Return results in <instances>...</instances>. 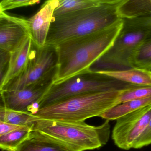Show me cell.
I'll use <instances>...</instances> for the list:
<instances>
[{"label":"cell","instance_id":"1","mask_svg":"<svg viewBox=\"0 0 151 151\" xmlns=\"http://www.w3.org/2000/svg\"><path fill=\"white\" fill-rule=\"evenodd\" d=\"M122 27V19L110 27L55 46L57 62L52 83L58 84L90 72L91 66L112 46Z\"/></svg>","mask_w":151,"mask_h":151},{"label":"cell","instance_id":"2","mask_svg":"<svg viewBox=\"0 0 151 151\" xmlns=\"http://www.w3.org/2000/svg\"><path fill=\"white\" fill-rule=\"evenodd\" d=\"M123 0H107L101 5L53 17L46 45L55 46L76 37L111 26L122 19L118 9Z\"/></svg>","mask_w":151,"mask_h":151},{"label":"cell","instance_id":"3","mask_svg":"<svg viewBox=\"0 0 151 151\" xmlns=\"http://www.w3.org/2000/svg\"><path fill=\"white\" fill-rule=\"evenodd\" d=\"M122 91L111 90L70 97L39 109L33 115L43 119L82 122L99 117L117 105L118 98Z\"/></svg>","mask_w":151,"mask_h":151},{"label":"cell","instance_id":"4","mask_svg":"<svg viewBox=\"0 0 151 151\" xmlns=\"http://www.w3.org/2000/svg\"><path fill=\"white\" fill-rule=\"evenodd\" d=\"M109 121L99 126L82 122H67L37 118L32 129L73 147L78 151L99 149L106 144L111 133Z\"/></svg>","mask_w":151,"mask_h":151},{"label":"cell","instance_id":"5","mask_svg":"<svg viewBox=\"0 0 151 151\" xmlns=\"http://www.w3.org/2000/svg\"><path fill=\"white\" fill-rule=\"evenodd\" d=\"M135 86L91 71L76 75L58 84L52 83L38 103V110L76 95L123 90Z\"/></svg>","mask_w":151,"mask_h":151},{"label":"cell","instance_id":"6","mask_svg":"<svg viewBox=\"0 0 151 151\" xmlns=\"http://www.w3.org/2000/svg\"><path fill=\"white\" fill-rule=\"evenodd\" d=\"M148 37L144 31L122 27L112 46L91 67L92 72L119 71L132 68L134 52Z\"/></svg>","mask_w":151,"mask_h":151},{"label":"cell","instance_id":"7","mask_svg":"<svg viewBox=\"0 0 151 151\" xmlns=\"http://www.w3.org/2000/svg\"><path fill=\"white\" fill-rule=\"evenodd\" d=\"M57 62L55 47L46 44L42 48H38L32 43L24 69L7 83L2 90H19L36 82L53 78Z\"/></svg>","mask_w":151,"mask_h":151},{"label":"cell","instance_id":"8","mask_svg":"<svg viewBox=\"0 0 151 151\" xmlns=\"http://www.w3.org/2000/svg\"><path fill=\"white\" fill-rule=\"evenodd\" d=\"M151 118V105L128 113L116 120L112 139L122 150L133 149L137 138L142 134Z\"/></svg>","mask_w":151,"mask_h":151},{"label":"cell","instance_id":"9","mask_svg":"<svg viewBox=\"0 0 151 151\" xmlns=\"http://www.w3.org/2000/svg\"><path fill=\"white\" fill-rule=\"evenodd\" d=\"M53 78L29 85L22 89L0 91L5 107L15 111L33 114L35 109L52 83Z\"/></svg>","mask_w":151,"mask_h":151},{"label":"cell","instance_id":"10","mask_svg":"<svg viewBox=\"0 0 151 151\" xmlns=\"http://www.w3.org/2000/svg\"><path fill=\"white\" fill-rule=\"evenodd\" d=\"M58 4L59 0L46 1L35 14L26 19L29 37L38 48L46 45L54 12Z\"/></svg>","mask_w":151,"mask_h":151},{"label":"cell","instance_id":"11","mask_svg":"<svg viewBox=\"0 0 151 151\" xmlns=\"http://www.w3.org/2000/svg\"><path fill=\"white\" fill-rule=\"evenodd\" d=\"M29 37L26 19L4 12L0 17V49L11 53Z\"/></svg>","mask_w":151,"mask_h":151},{"label":"cell","instance_id":"12","mask_svg":"<svg viewBox=\"0 0 151 151\" xmlns=\"http://www.w3.org/2000/svg\"><path fill=\"white\" fill-rule=\"evenodd\" d=\"M16 151H78L72 146L40 131L32 129Z\"/></svg>","mask_w":151,"mask_h":151},{"label":"cell","instance_id":"13","mask_svg":"<svg viewBox=\"0 0 151 151\" xmlns=\"http://www.w3.org/2000/svg\"><path fill=\"white\" fill-rule=\"evenodd\" d=\"M32 46V42L30 37H28L18 48L10 53L9 66L4 87L10 81L18 76L24 69Z\"/></svg>","mask_w":151,"mask_h":151},{"label":"cell","instance_id":"14","mask_svg":"<svg viewBox=\"0 0 151 151\" xmlns=\"http://www.w3.org/2000/svg\"><path fill=\"white\" fill-rule=\"evenodd\" d=\"M95 72L135 86H151V71L145 69L131 68L123 71Z\"/></svg>","mask_w":151,"mask_h":151},{"label":"cell","instance_id":"15","mask_svg":"<svg viewBox=\"0 0 151 151\" xmlns=\"http://www.w3.org/2000/svg\"><path fill=\"white\" fill-rule=\"evenodd\" d=\"M151 13V0H123L118 7L122 19H132Z\"/></svg>","mask_w":151,"mask_h":151},{"label":"cell","instance_id":"16","mask_svg":"<svg viewBox=\"0 0 151 151\" xmlns=\"http://www.w3.org/2000/svg\"><path fill=\"white\" fill-rule=\"evenodd\" d=\"M151 105V97L143 99L131 100L115 105L99 115L106 120H116L119 118Z\"/></svg>","mask_w":151,"mask_h":151},{"label":"cell","instance_id":"17","mask_svg":"<svg viewBox=\"0 0 151 151\" xmlns=\"http://www.w3.org/2000/svg\"><path fill=\"white\" fill-rule=\"evenodd\" d=\"M0 119L8 124L32 129L37 118L30 113L15 111L6 108L0 95Z\"/></svg>","mask_w":151,"mask_h":151},{"label":"cell","instance_id":"18","mask_svg":"<svg viewBox=\"0 0 151 151\" xmlns=\"http://www.w3.org/2000/svg\"><path fill=\"white\" fill-rule=\"evenodd\" d=\"M32 128L24 126L10 131L0 137V149L3 151H16L28 137Z\"/></svg>","mask_w":151,"mask_h":151},{"label":"cell","instance_id":"19","mask_svg":"<svg viewBox=\"0 0 151 151\" xmlns=\"http://www.w3.org/2000/svg\"><path fill=\"white\" fill-rule=\"evenodd\" d=\"M107 1V0H59V4L55 10L53 17L99 6Z\"/></svg>","mask_w":151,"mask_h":151},{"label":"cell","instance_id":"20","mask_svg":"<svg viewBox=\"0 0 151 151\" xmlns=\"http://www.w3.org/2000/svg\"><path fill=\"white\" fill-rule=\"evenodd\" d=\"M131 66L151 71V37L146 38L137 47L131 59Z\"/></svg>","mask_w":151,"mask_h":151},{"label":"cell","instance_id":"21","mask_svg":"<svg viewBox=\"0 0 151 151\" xmlns=\"http://www.w3.org/2000/svg\"><path fill=\"white\" fill-rule=\"evenodd\" d=\"M151 97V86H135L123 90L119 96L117 105L131 100L148 98Z\"/></svg>","mask_w":151,"mask_h":151},{"label":"cell","instance_id":"22","mask_svg":"<svg viewBox=\"0 0 151 151\" xmlns=\"http://www.w3.org/2000/svg\"><path fill=\"white\" fill-rule=\"evenodd\" d=\"M123 27L131 29H138L145 32L148 37H151V13L132 19H122Z\"/></svg>","mask_w":151,"mask_h":151},{"label":"cell","instance_id":"23","mask_svg":"<svg viewBox=\"0 0 151 151\" xmlns=\"http://www.w3.org/2000/svg\"><path fill=\"white\" fill-rule=\"evenodd\" d=\"M40 2L39 0H4L0 2V10L2 12L5 11L31 6Z\"/></svg>","mask_w":151,"mask_h":151},{"label":"cell","instance_id":"24","mask_svg":"<svg viewBox=\"0 0 151 151\" xmlns=\"http://www.w3.org/2000/svg\"><path fill=\"white\" fill-rule=\"evenodd\" d=\"M10 57V52L0 49V91L3 88L9 71Z\"/></svg>","mask_w":151,"mask_h":151},{"label":"cell","instance_id":"25","mask_svg":"<svg viewBox=\"0 0 151 151\" xmlns=\"http://www.w3.org/2000/svg\"><path fill=\"white\" fill-rule=\"evenodd\" d=\"M151 144V118L144 131L135 142L133 149H139Z\"/></svg>","mask_w":151,"mask_h":151},{"label":"cell","instance_id":"26","mask_svg":"<svg viewBox=\"0 0 151 151\" xmlns=\"http://www.w3.org/2000/svg\"><path fill=\"white\" fill-rule=\"evenodd\" d=\"M24 126H15L4 122L0 119V137L10 131L18 129L21 128Z\"/></svg>","mask_w":151,"mask_h":151}]
</instances>
